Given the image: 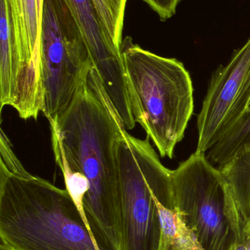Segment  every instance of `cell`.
<instances>
[{"label":"cell","instance_id":"obj_1","mask_svg":"<svg viewBox=\"0 0 250 250\" xmlns=\"http://www.w3.org/2000/svg\"><path fill=\"white\" fill-rule=\"evenodd\" d=\"M48 121L69 166L88 179L84 208L100 250H122L117 152L126 129L94 66L67 108Z\"/></svg>","mask_w":250,"mask_h":250},{"label":"cell","instance_id":"obj_2","mask_svg":"<svg viewBox=\"0 0 250 250\" xmlns=\"http://www.w3.org/2000/svg\"><path fill=\"white\" fill-rule=\"evenodd\" d=\"M0 246L8 250H100L67 189L0 163Z\"/></svg>","mask_w":250,"mask_h":250},{"label":"cell","instance_id":"obj_3","mask_svg":"<svg viewBox=\"0 0 250 250\" xmlns=\"http://www.w3.org/2000/svg\"><path fill=\"white\" fill-rule=\"evenodd\" d=\"M120 53L124 65L129 105L160 157H174L194 113L192 78L183 63L141 48L131 37L123 39Z\"/></svg>","mask_w":250,"mask_h":250},{"label":"cell","instance_id":"obj_4","mask_svg":"<svg viewBox=\"0 0 250 250\" xmlns=\"http://www.w3.org/2000/svg\"><path fill=\"white\" fill-rule=\"evenodd\" d=\"M173 204L206 250H227L230 233L239 239L242 223L220 168L195 151L172 170Z\"/></svg>","mask_w":250,"mask_h":250},{"label":"cell","instance_id":"obj_5","mask_svg":"<svg viewBox=\"0 0 250 250\" xmlns=\"http://www.w3.org/2000/svg\"><path fill=\"white\" fill-rule=\"evenodd\" d=\"M122 250H158L160 229L156 189L172 170L160 161L150 138L125 130L117 144Z\"/></svg>","mask_w":250,"mask_h":250},{"label":"cell","instance_id":"obj_6","mask_svg":"<svg viewBox=\"0 0 250 250\" xmlns=\"http://www.w3.org/2000/svg\"><path fill=\"white\" fill-rule=\"evenodd\" d=\"M42 114L54 120L67 108L93 64L82 34L63 0H44L39 26Z\"/></svg>","mask_w":250,"mask_h":250},{"label":"cell","instance_id":"obj_7","mask_svg":"<svg viewBox=\"0 0 250 250\" xmlns=\"http://www.w3.org/2000/svg\"><path fill=\"white\" fill-rule=\"evenodd\" d=\"M250 107V38L211 77L198 114L195 151L206 154L239 123Z\"/></svg>","mask_w":250,"mask_h":250},{"label":"cell","instance_id":"obj_8","mask_svg":"<svg viewBox=\"0 0 250 250\" xmlns=\"http://www.w3.org/2000/svg\"><path fill=\"white\" fill-rule=\"evenodd\" d=\"M89 51L92 64L125 127L136 126L129 105L126 73L120 48L107 36L92 0H63Z\"/></svg>","mask_w":250,"mask_h":250},{"label":"cell","instance_id":"obj_9","mask_svg":"<svg viewBox=\"0 0 250 250\" xmlns=\"http://www.w3.org/2000/svg\"><path fill=\"white\" fill-rule=\"evenodd\" d=\"M22 70L19 108L34 112L42 107L44 90L40 70V35L36 0H7Z\"/></svg>","mask_w":250,"mask_h":250},{"label":"cell","instance_id":"obj_10","mask_svg":"<svg viewBox=\"0 0 250 250\" xmlns=\"http://www.w3.org/2000/svg\"><path fill=\"white\" fill-rule=\"evenodd\" d=\"M154 199L160 229L158 250H206L182 214L173 207L172 176L159 185Z\"/></svg>","mask_w":250,"mask_h":250},{"label":"cell","instance_id":"obj_11","mask_svg":"<svg viewBox=\"0 0 250 250\" xmlns=\"http://www.w3.org/2000/svg\"><path fill=\"white\" fill-rule=\"evenodd\" d=\"M0 102L15 110L22 87V70L18 55L14 29L7 0H0Z\"/></svg>","mask_w":250,"mask_h":250},{"label":"cell","instance_id":"obj_12","mask_svg":"<svg viewBox=\"0 0 250 250\" xmlns=\"http://www.w3.org/2000/svg\"><path fill=\"white\" fill-rule=\"evenodd\" d=\"M226 176L238 214L244 225L250 214V148L220 167Z\"/></svg>","mask_w":250,"mask_h":250},{"label":"cell","instance_id":"obj_13","mask_svg":"<svg viewBox=\"0 0 250 250\" xmlns=\"http://www.w3.org/2000/svg\"><path fill=\"white\" fill-rule=\"evenodd\" d=\"M250 148V117L245 115L209 151L211 160L224 166L242 151Z\"/></svg>","mask_w":250,"mask_h":250},{"label":"cell","instance_id":"obj_14","mask_svg":"<svg viewBox=\"0 0 250 250\" xmlns=\"http://www.w3.org/2000/svg\"><path fill=\"white\" fill-rule=\"evenodd\" d=\"M107 36L120 48L127 0H92Z\"/></svg>","mask_w":250,"mask_h":250},{"label":"cell","instance_id":"obj_15","mask_svg":"<svg viewBox=\"0 0 250 250\" xmlns=\"http://www.w3.org/2000/svg\"><path fill=\"white\" fill-rule=\"evenodd\" d=\"M156 12L160 20L164 21L176 14V9L182 0H143Z\"/></svg>","mask_w":250,"mask_h":250},{"label":"cell","instance_id":"obj_16","mask_svg":"<svg viewBox=\"0 0 250 250\" xmlns=\"http://www.w3.org/2000/svg\"><path fill=\"white\" fill-rule=\"evenodd\" d=\"M240 239H242V242H243L245 249L250 250V214L249 219H248V222H247L243 230H242V234ZM240 239H238V240H240Z\"/></svg>","mask_w":250,"mask_h":250},{"label":"cell","instance_id":"obj_17","mask_svg":"<svg viewBox=\"0 0 250 250\" xmlns=\"http://www.w3.org/2000/svg\"><path fill=\"white\" fill-rule=\"evenodd\" d=\"M227 250H246V249L242 239L240 240L234 239L233 242H230Z\"/></svg>","mask_w":250,"mask_h":250},{"label":"cell","instance_id":"obj_18","mask_svg":"<svg viewBox=\"0 0 250 250\" xmlns=\"http://www.w3.org/2000/svg\"><path fill=\"white\" fill-rule=\"evenodd\" d=\"M43 4H44V0H36L37 14H38V29H39L40 24L41 23V18H42ZM39 32V31H38Z\"/></svg>","mask_w":250,"mask_h":250},{"label":"cell","instance_id":"obj_19","mask_svg":"<svg viewBox=\"0 0 250 250\" xmlns=\"http://www.w3.org/2000/svg\"><path fill=\"white\" fill-rule=\"evenodd\" d=\"M0 250H8L6 249V248H4V247L0 246Z\"/></svg>","mask_w":250,"mask_h":250}]
</instances>
